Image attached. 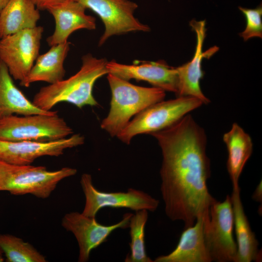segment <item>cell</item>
<instances>
[{"label": "cell", "instance_id": "4fadbf2b", "mask_svg": "<svg viewBox=\"0 0 262 262\" xmlns=\"http://www.w3.org/2000/svg\"><path fill=\"white\" fill-rule=\"evenodd\" d=\"M190 25L196 35V46L193 58L188 63L176 67L178 76V89L176 97L190 96L200 99L203 104H209L210 99L203 93L200 81L204 76L202 68L203 58L212 56L218 48L213 47L203 51V43L206 37L205 20L193 19Z\"/></svg>", "mask_w": 262, "mask_h": 262}, {"label": "cell", "instance_id": "4316f807", "mask_svg": "<svg viewBox=\"0 0 262 262\" xmlns=\"http://www.w3.org/2000/svg\"><path fill=\"white\" fill-rule=\"evenodd\" d=\"M9 0H0V12L5 6Z\"/></svg>", "mask_w": 262, "mask_h": 262}, {"label": "cell", "instance_id": "ba28073f", "mask_svg": "<svg viewBox=\"0 0 262 262\" xmlns=\"http://www.w3.org/2000/svg\"><path fill=\"white\" fill-rule=\"evenodd\" d=\"M42 26L25 29L0 40V59L12 77L20 82L29 74L39 55Z\"/></svg>", "mask_w": 262, "mask_h": 262}, {"label": "cell", "instance_id": "52a82bcc", "mask_svg": "<svg viewBox=\"0 0 262 262\" xmlns=\"http://www.w3.org/2000/svg\"><path fill=\"white\" fill-rule=\"evenodd\" d=\"M205 223L206 246L212 262H235L237 246L233 235L234 220L230 196L211 205Z\"/></svg>", "mask_w": 262, "mask_h": 262}, {"label": "cell", "instance_id": "44dd1931", "mask_svg": "<svg viewBox=\"0 0 262 262\" xmlns=\"http://www.w3.org/2000/svg\"><path fill=\"white\" fill-rule=\"evenodd\" d=\"M40 18L31 0H9L0 12V39L37 26Z\"/></svg>", "mask_w": 262, "mask_h": 262}, {"label": "cell", "instance_id": "5bb4252c", "mask_svg": "<svg viewBox=\"0 0 262 262\" xmlns=\"http://www.w3.org/2000/svg\"><path fill=\"white\" fill-rule=\"evenodd\" d=\"M106 69L108 74L128 81L131 79L145 81L165 91L175 94L177 92L178 76L176 67L168 66L164 61L125 65L112 60L107 62Z\"/></svg>", "mask_w": 262, "mask_h": 262}, {"label": "cell", "instance_id": "603a6c76", "mask_svg": "<svg viewBox=\"0 0 262 262\" xmlns=\"http://www.w3.org/2000/svg\"><path fill=\"white\" fill-rule=\"evenodd\" d=\"M0 247L8 262H46V258L30 244L8 234H0Z\"/></svg>", "mask_w": 262, "mask_h": 262}, {"label": "cell", "instance_id": "8992f818", "mask_svg": "<svg viewBox=\"0 0 262 262\" xmlns=\"http://www.w3.org/2000/svg\"><path fill=\"white\" fill-rule=\"evenodd\" d=\"M73 133L57 111L47 114L13 115L0 119L2 141L50 142L66 138Z\"/></svg>", "mask_w": 262, "mask_h": 262}, {"label": "cell", "instance_id": "8fae6325", "mask_svg": "<svg viewBox=\"0 0 262 262\" xmlns=\"http://www.w3.org/2000/svg\"><path fill=\"white\" fill-rule=\"evenodd\" d=\"M131 213H126L118 223L105 226L97 222L96 217H90L82 213L73 212L66 214L62 226L75 236L79 247L78 261H88L91 251L105 242L115 229L129 228Z\"/></svg>", "mask_w": 262, "mask_h": 262}, {"label": "cell", "instance_id": "cb8c5ba5", "mask_svg": "<svg viewBox=\"0 0 262 262\" xmlns=\"http://www.w3.org/2000/svg\"><path fill=\"white\" fill-rule=\"evenodd\" d=\"M246 18L245 29L239 33L245 41L253 37L262 38V4L254 9L238 7Z\"/></svg>", "mask_w": 262, "mask_h": 262}, {"label": "cell", "instance_id": "3957f363", "mask_svg": "<svg viewBox=\"0 0 262 262\" xmlns=\"http://www.w3.org/2000/svg\"><path fill=\"white\" fill-rule=\"evenodd\" d=\"M107 74L111 91L110 108L100 127L114 137L125 128L133 116L164 100L165 91L154 86L135 85L113 74Z\"/></svg>", "mask_w": 262, "mask_h": 262}, {"label": "cell", "instance_id": "7402d4cb", "mask_svg": "<svg viewBox=\"0 0 262 262\" xmlns=\"http://www.w3.org/2000/svg\"><path fill=\"white\" fill-rule=\"evenodd\" d=\"M148 219V211L142 210L132 214L129 225L131 237L130 253L125 259L126 262H154L147 254L145 243V229Z\"/></svg>", "mask_w": 262, "mask_h": 262}, {"label": "cell", "instance_id": "5b68a950", "mask_svg": "<svg viewBox=\"0 0 262 262\" xmlns=\"http://www.w3.org/2000/svg\"><path fill=\"white\" fill-rule=\"evenodd\" d=\"M202 104L200 99L190 96L163 100L149 106L134 116L116 137L123 143L129 144L137 135L150 134L165 129Z\"/></svg>", "mask_w": 262, "mask_h": 262}, {"label": "cell", "instance_id": "83f0119b", "mask_svg": "<svg viewBox=\"0 0 262 262\" xmlns=\"http://www.w3.org/2000/svg\"><path fill=\"white\" fill-rule=\"evenodd\" d=\"M3 252L1 248L0 247V262H3L4 260L3 257Z\"/></svg>", "mask_w": 262, "mask_h": 262}, {"label": "cell", "instance_id": "9c48e42d", "mask_svg": "<svg viewBox=\"0 0 262 262\" xmlns=\"http://www.w3.org/2000/svg\"><path fill=\"white\" fill-rule=\"evenodd\" d=\"M81 185L85 197V203L82 213L96 217L98 212L105 207L124 208L135 212L146 210L154 212L158 208L159 201L147 193L134 188H129L126 192H104L95 187L92 176L83 174Z\"/></svg>", "mask_w": 262, "mask_h": 262}, {"label": "cell", "instance_id": "277c9868", "mask_svg": "<svg viewBox=\"0 0 262 262\" xmlns=\"http://www.w3.org/2000/svg\"><path fill=\"white\" fill-rule=\"evenodd\" d=\"M77 172L76 169L69 167L49 171L43 166L16 165L0 161V191L46 198L61 180Z\"/></svg>", "mask_w": 262, "mask_h": 262}, {"label": "cell", "instance_id": "2e32d148", "mask_svg": "<svg viewBox=\"0 0 262 262\" xmlns=\"http://www.w3.org/2000/svg\"><path fill=\"white\" fill-rule=\"evenodd\" d=\"M210 216L198 217L194 225L185 229L179 243L169 254L155 258V262H211L205 238V223Z\"/></svg>", "mask_w": 262, "mask_h": 262}, {"label": "cell", "instance_id": "ffe728a7", "mask_svg": "<svg viewBox=\"0 0 262 262\" xmlns=\"http://www.w3.org/2000/svg\"><path fill=\"white\" fill-rule=\"evenodd\" d=\"M228 151L227 167L232 187L239 186L238 181L243 169L253 151L250 135L237 123L223 136Z\"/></svg>", "mask_w": 262, "mask_h": 262}, {"label": "cell", "instance_id": "ac0fdd59", "mask_svg": "<svg viewBox=\"0 0 262 262\" xmlns=\"http://www.w3.org/2000/svg\"><path fill=\"white\" fill-rule=\"evenodd\" d=\"M232 188L230 197L237 246L235 262H257L260 260L258 242L245 213L239 186Z\"/></svg>", "mask_w": 262, "mask_h": 262}, {"label": "cell", "instance_id": "d4e9b609", "mask_svg": "<svg viewBox=\"0 0 262 262\" xmlns=\"http://www.w3.org/2000/svg\"><path fill=\"white\" fill-rule=\"evenodd\" d=\"M39 10H47L50 7L56 5L66 0H31Z\"/></svg>", "mask_w": 262, "mask_h": 262}, {"label": "cell", "instance_id": "9a60e30c", "mask_svg": "<svg viewBox=\"0 0 262 262\" xmlns=\"http://www.w3.org/2000/svg\"><path fill=\"white\" fill-rule=\"evenodd\" d=\"M86 8L74 0H66L49 8L55 23L54 31L47 38L51 47L66 42L74 32L81 29L95 30L96 19L85 13Z\"/></svg>", "mask_w": 262, "mask_h": 262}, {"label": "cell", "instance_id": "d6986e66", "mask_svg": "<svg viewBox=\"0 0 262 262\" xmlns=\"http://www.w3.org/2000/svg\"><path fill=\"white\" fill-rule=\"evenodd\" d=\"M53 112L37 107L15 84L6 66L0 59V119L13 115H26Z\"/></svg>", "mask_w": 262, "mask_h": 262}, {"label": "cell", "instance_id": "6da1fadb", "mask_svg": "<svg viewBox=\"0 0 262 262\" xmlns=\"http://www.w3.org/2000/svg\"><path fill=\"white\" fill-rule=\"evenodd\" d=\"M150 135L162 154L161 192L165 214L172 221H183L186 229L209 215L216 200L207 184L211 170L205 131L188 114Z\"/></svg>", "mask_w": 262, "mask_h": 262}, {"label": "cell", "instance_id": "484cf974", "mask_svg": "<svg viewBox=\"0 0 262 262\" xmlns=\"http://www.w3.org/2000/svg\"><path fill=\"white\" fill-rule=\"evenodd\" d=\"M262 181L257 185L256 190H255L252 198L257 202H262Z\"/></svg>", "mask_w": 262, "mask_h": 262}, {"label": "cell", "instance_id": "e0dca14e", "mask_svg": "<svg viewBox=\"0 0 262 262\" xmlns=\"http://www.w3.org/2000/svg\"><path fill=\"white\" fill-rule=\"evenodd\" d=\"M70 49L68 41L54 45L46 53L39 55L26 79L20 85L29 87L36 82L53 84L62 81L66 71L65 60Z\"/></svg>", "mask_w": 262, "mask_h": 262}, {"label": "cell", "instance_id": "7a4b0ae2", "mask_svg": "<svg viewBox=\"0 0 262 262\" xmlns=\"http://www.w3.org/2000/svg\"><path fill=\"white\" fill-rule=\"evenodd\" d=\"M80 70L66 80L41 87L34 95L33 103L38 108L50 111L59 103L66 102L79 108L86 105L96 106L98 103L93 95L96 82L107 74L103 58L88 53L82 56Z\"/></svg>", "mask_w": 262, "mask_h": 262}, {"label": "cell", "instance_id": "7c38bea8", "mask_svg": "<svg viewBox=\"0 0 262 262\" xmlns=\"http://www.w3.org/2000/svg\"><path fill=\"white\" fill-rule=\"evenodd\" d=\"M84 142V137L80 134L50 142L0 140V161L16 165L31 164L39 157L59 156L66 149L82 145Z\"/></svg>", "mask_w": 262, "mask_h": 262}, {"label": "cell", "instance_id": "30bf717a", "mask_svg": "<svg viewBox=\"0 0 262 262\" xmlns=\"http://www.w3.org/2000/svg\"><path fill=\"white\" fill-rule=\"evenodd\" d=\"M97 14L105 30L99 39L102 45L111 36L132 32H148L149 27L134 16L138 5L129 0H74Z\"/></svg>", "mask_w": 262, "mask_h": 262}]
</instances>
